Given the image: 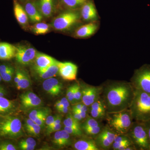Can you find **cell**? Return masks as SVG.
<instances>
[{"instance_id":"cell-1","label":"cell","mask_w":150,"mask_h":150,"mask_svg":"<svg viewBox=\"0 0 150 150\" xmlns=\"http://www.w3.org/2000/svg\"><path fill=\"white\" fill-rule=\"evenodd\" d=\"M101 96L108 113L120 112L129 108L135 95L131 83L109 81L102 85Z\"/></svg>"},{"instance_id":"cell-2","label":"cell","mask_w":150,"mask_h":150,"mask_svg":"<svg viewBox=\"0 0 150 150\" xmlns=\"http://www.w3.org/2000/svg\"><path fill=\"white\" fill-rule=\"evenodd\" d=\"M129 109L134 121L144 122L150 120V94L135 89Z\"/></svg>"},{"instance_id":"cell-3","label":"cell","mask_w":150,"mask_h":150,"mask_svg":"<svg viewBox=\"0 0 150 150\" xmlns=\"http://www.w3.org/2000/svg\"><path fill=\"white\" fill-rule=\"evenodd\" d=\"M105 119L108 126L118 134H126L134 121L129 108L120 112H107Z\"/></svg>"},{"instance_id":"cell-4","label":"cell","mask_w":150,"mask_h":150,"mask_svg":"<svg viewBox=\"0 0 150 150\" xmlns=\"http://www.w3.org/2000/svg\"><path fill=\"white\" fill-rule=\"evenodd\" d=\"M137 150H150V143L144 122L134 121L126 134Z\"/></svg>"},{"instance_id":"cell-5","label":"cell","mask_w":150,"mask_h":150,"mask_svg":"<svg viewBox=\"0 0 150 150\" xmlns=\"http://www.w3.org/2000/svg\"><path fill=\"white\" fill-rule=\"evenodd\" d=\"M81 17L80 13L77 11L76 10L69 9L54 18L51 26L55 30L66 31L76 24Z\"/></svg>"},{"instance_id":"cell-6","label":"cell","mask_w":150,"mask_h":150,"mask_svg":"<svg viewBox=\"0 0 150 150\" xmlns=\"http://www.w3.org/2000/svg\"><path fill=\"white\" fill-rule=\"evenodd\" d=\"M22 134V123L17 117L7 116L0 121V136L7 138L20 137Z\"/></svg>"},{"instance_id":"cell-7","label":"cell","mask_w":150,"mask_h":150,"mask_svg":"<svg viewBox=\"0 0 150 150\" xmlns=\"http://www.w3.org/2000/svg\"><path fill=\"white\" fill-rule=\"evenodd\" d=\"M130 82L136 89L150 94V65L146 64L135 70Z\"/></svg>"},{"instance_id":"cell-8","label":"cell","mask_w":150,"mask_h":150,"mask_svg":"<svg viewBox=\"0 0 150 150\" xmlns=\"http://www.w3.org/2000/svg\"><path fill=\"white\" fill-rule=\"evenodd\" d=\"M117 134L106 124L94 140L100 150H110Z\"/></svg>"},{"instance_id":"cell-9","label":"cell","mask_w":150,"mask_h":150,"mask_svg":"<svg viewBox=\"0 0 150 150\" xmlns=\"http://www.w3.org/2000/svg\"><path fill=\"white\" fill-rule=\"evenodd\" d=\"M80 85L82 92L81 102L90 107L94 102L100 97L102 93V85L93 86L83 84Z\"/></svg>"},{"instance_id":"cell-10","label":"cell","mask_w":150,"mask_h":150,"mask_svg":"<svg viewBox=\"0 0 150 150\" xmlns=\"http://www.w3.org/2000/svg\"><path fill=\"white\" fill-rule=\"evenodd\" d=\"M15 56L17 62L22 65L29 64L35 59L36 50L30 45H19L16 46Z\"/></svg>"},{"instance_id":"cell-11","label":"cell","mask_w":150,"mask_h":150,"mask_svg":"<svg viewBox=\"0 0 150 150\" xmlns=\"http://www.w3.org/2000/svg\"><path fill=\"white\" fill-rule=\"evenodd\" d=\"M59 73L64 79L67 81H75L76 79L78 67L72 63L59 62Z\"/></svg>"},{"instance_id":"cell-12","label":"cell","mask_w":150,"mask_h":150,"mask_svg":"<svg viewBox=\"0 0 150 150\" xmlns=\"http://www.w3.org/2000/svg\"><path fill=\"white\" fill-rule=\"evenodd\" d=\"M35 4L43 17L49 18L56 11L57 0H35Z\"/></svg>"},{"instance_id":"cell-13","label":"cell","mask_w":150,"mask_h":150,"mask_svg":"<svg viewBox=\"0 0 150 150\" xmlns=\"http://www.w3.org/2000/svg\"><path fill=\"white\" fill-rule=\"evenodd\" d=\"M23 8L28 19L31 22H39L42 21L43 16L38 10L35 4V0H28L25 2Z\"/></svg>"},{"instance_id":"cell-14","label":"cell","mask_w":150,"mask_h":150,"mask_svg":"<svg viewBox=\"0 0 150 150\" xmlns=\"http://www.w3.org/2000/svg\"><path fill=\"white\" fill-rule=\"evenodd\" d=\"M98 28V24L96 22L91 21L76 30L74 35L77 38H86L94 34Z\"/></svg>"},{"instance_id":"cell-15","label":"cell","mask_w":150,"mask_h":150,"mask_svg":"<svg viewBox=\"0 0 150 150\" xmlns=\"http://www.w3.org/2000/svg\"><path fill=\"white\" fill-rule=\"evenodd\" d=\"M81 16L85 21H95L98 18L97 11L94 4L87 1L81 8Z\"/></svg>"},{"instance_id":"cell-16","label":"cell","mask_w":150,"mask_h":150,"mask_svg":"<svg viewBox=\"0 0 150 150\" xmlns=\"http://www.w3.org/2000/svg\"><path fill=\"white\" fill-rule=\"evenodd\" d=\"M42 85L43 89L53 96H57L62 91V83L55 78L52 77L45 79Z\"/></svg>"},{"instance_id":"cell-17","label":"cell","mask_w":150,"mask_h":150,"mask_svg":"<svg viewBox=\"0 0 150 150\" xmlns=\"http://www.w3.org/2000/svg\"><path fill=\"white\" fill-rule=\"evenodd\" d=\"M13 9L15 16L19 24L24 28L28 27V18L24 8L18 0H14Z\"/></svg>"},{"instance_id":"cell-18","label":"cell","mask_w":150,"mask_h":150,"mask_svg":"<svg viewBox=\"0 0 150 150\" xmlns=\"http://www.w3.org/2000/svg\"><path fill=\"white\" fill-rule=\"evenodd\" d=\"M35 69L47 68L58 63L56 59L46 54L37 53L35 59Z\"/></svg>"},{"instance_id":"cell-19","label":"cell","mask_w":150,"mask_h":150,"mask_svg":"<svg viewBox=\"0 0 150 150\" xmlns=\"http://www.w3.org/2000/svg\"><path fill=\"white\" fill-rule=\"evenodd\" d=\"M71 136L64 129L59 130L55 133L53 142L59 148H64L71 144Z\"/></svg>"},{"instance_id":"cell-20","label":"cell","mask_w":150,"mask_h":150,"mask_svg":"<svg viewBox=\"0 0 150 150\" xmlns=\"http://www.w3.org/2000/svg\"><path fill=\"white\" fill-rule=\"evenodd\" d=\"M16 46L10 43L2 42L0 43V59L9 60L15 56Z\"/></svg>"},{"instance_id":"cell-21","label":"cell","mask_w":150,"mask_h":150,"mask_svg":"<svg viewBox=\"0 0 150 150\" xmlns=\"http://www.w3.org/2000/svg\"><path fill=\"white\" fill-rule=\"evenodd\" d=\"M73 147L76 150H100L94 139L88 137L87 139L76 141L73 145Z\"/></svg>"},{"instance_id":"cell-22","label":"cell","mask_w":150,"mask_h":150,"mask_svg":"<svg viewBox=\"0 0 150 150\" xmlns=\"http://www.w3.org/2000/svg\"><path fill=\"white\" fill-rule=\"evenodd\" d=\"M58 63L47 68L35 69V71L40 77L44 79L53 77L59 73Z\"/></svg>"},{"instance_id":"cell-23","label":"cell","mask_w":150,"mask_h":150,"mask_svg":"<svg viewBox=\"0 0 150 150\" xmlns=\"http://www.w3.org/2000/svg\"><path fill=\"white\" fill-rule=\"evenodd\" d=\"M14 72L13 67L10 65L3 64L0 66V75L4 81L7 82L11 81Z\"/></svg>"},{"instance_id":"cell-24","label":"cell","mask_w":150,"mask_h":150,"mask_svg":"<svg viewBox=\"0 0 150 150\" xmlns=\"http://www.w3.org/2000/svg\"><path fill=\"white\" fill-rule=\"evenodd\" d=\"M50 25L45 22H38L31 27V30L35 35H44L50 31Z\"/></svg>"},{"instance_id":"cell-25","label":"cell","mask_w":150,"mask_h":150,"mask_svg":"<svg viewBox=\"0 0 150 150\" xmlns=\"http://www.w3.org/2000/svg\"><path fill=\"white\" fill-rule=\"evenodd\" d=\"M30 85V81L28 75L24 71L21 69V76L16 84L17 88L19 90L25 89L29 87Z\"/></svg>"},{"instance_id":"cell-26","label":"cell","mask_w":150,"mask_h":150,"mask_svg":"<svg viewBox=\"0 0 150 150\" xmlns=\"http://www.w3.org/2000/svg\"><path fill=\"white\" fill-rule=\"evenodd\" d=\"M88 0H61L62 4L69 9L77 10L81 8Z\"/></svg>"},{"instance_id":"cell-27","label":"cell","mask_w":150,"mask_h":150,"mask_svg":"<svg viewBox=\"0 0 150 150\" xmlns=\"http://www.w3.org/2000/svg\"><path fill=\"white\" fill-rule=\"evenodd\" d=\"M13 103L4 97H0V114L9 112L13 109Z\"/></svg>"},{"instance_id":"cell-28","label":"cell","mask_w":150,"mask_h":150,"mask_svg":"<svg viewBox=\"0 0 150 150\" xmlns=\"http://www.w3.org/2000/svg\"><path fill=\"white\" fill-rule=\"evenodd\" d=\"M103 126V125L101 124L96 127L85 128L82 129V130L83 132L86 135L87 137L94 139L102 130Z\"/></svg>"},{"instance_id":"cell-29","label":"cell","mask_w":150,"mask_h":150,"mask_svg":"<svg viewBox=\"0 0 150 150\" xmlns=\"http://www.w3.org/2000/svg\"><path fill=\"white\" fill-rule=\"evenodd\" d=\"M64 126L67 127L81 129L80 123L75 120L71 112L68 113L66 119L64 120Z\"/></svg>"},{"instance_id":"cell-30","label":"cell","mask_w":150,"mask_h":150,"mask_svg":"<svg viewBox=\"0 0 150 150\" xmlns=\"http://www.w3.org/2000/svg\"><path fill=\"white\" fill-rule=\"evenodd\" d=\"M101 124H102L100 123V121H97L90 115H88L85 119L83 123L81 124V129H82L85 128L95 127Z\"/></svg>"},{"instance_id":"cell-31","label":"cell","mask_w":150,"mask_h":150,"mask_svg":"<svg viewBox=\"0 0 150 150\" xmlns=\"http://www.w3.org/2000/svg\"><path fill=\"white\" fill-rule=\"evenodd\" d=\"M41 103H42L41 100L38 97L27 101L21 102L22 106L24 109H25L38 107L40 106Z\"/></svg>"},{"instance_id":"cell-32","label":"cell","mask_w":150,"mask_h":150,"mask_svg":"<svg viewBox=\"0 0 150 150\" xmlns=\"http://www.w3.org/2000/svg\"><path fill=\"white\" fill-rule=\"evenodd\" d=\"M48 111H49V110L47 108H37L30 111L28 116L29 118L34 121L39 115Z\"/></svg>"},{"instance_id":"cell-33","label":"cell","mask_w":150,"mask_h":150,"mask_svg":"<svg viewBox=\"0 0 150 150\" xmlns=\"http://www.w3.org/2000/svg\"><path fill=\"white\" fill-rule=\"evenodd\" d=\"M74 97L76 103H80L82 100V92L80 84L76 83L74 84Z\"/></svg>"},{"instance_id":"cell-34","label":"cell","mask_w":150,"mask_h":150,"mask_svg":"<svg viewBox=\"0 0 150 150\" xmlns=\"http://www.w3.org/2000/svg\"><path fill=\"white\" fill-rule=\"evenodd\" d=\"M64 129L66 130L70 135L75 136V137H81L83 134L82 130L81 129H76V128H72V127L64 126Z\"/></svg>"},{"instance_id":"cell-35","label":"cell","mask_w":150,"mask_h":150,"mask_svg":"<svg viewBox=\"0 0 150 150\" xmlns=\"http://www.w3.org/2000/svg\"><path fill=\"white\" fill-rule=\"evenodd\" d=\"M74 84L68 88L67 93V99L70 103L73 105L76 104L74 97Z\"/></svg>"},{"instance_id":"cell-36","label":"cell","mask_w":150,"mask_h":150,"mask_svg":"<svg viewBox=\"0 0 150 150\" xmlns=\"http://www.w3.org/2000/svg\"><path fill=\"white\" fill-rule=\"evenodd\" d=\"M113 142L116 143H132L130 138L126 134H117Z\"/></svg>"},{"instance_id":"cell-37","label":"cell","mask_w":150,"mask_h":150,"mask_svg":"<svg viewBox=\"0 0 150 150\" xmlns=\"http://www.w3.org/2000/svg\"><path fill=\"white\" fill-rule=\"evenodd\" d=\"M49 112V111H48L39 115L34 121L35 123L39 125L41 127L44 126L45 125L46 118L48 116Z\"/></svg>"},{"instance_id":"cell-38","label":"cell","mask_w":150,"mask_h":150,"mask_svg":"<svg viewBox=\"0 0 150 150\" xmlns=\"http://www.w3.org/2000/svg\"><path fill=\"white\" fill-rule=\"evenodd\" d=\"M41 127L35 123L30 128L26 130L28 133L33 136H37L40 134Z\"/></svg>"},{"instance_id":"cell-39","label":"cell","mask_w":150,"mask_h":150,"mask_svg":"<svg viewBox=\"0 0 150 150\" xmlns=\"http://www.w3.org/2000/svg\"><path fill=\"white\" fill-rule=\"evenodd\" d=\"M37 97V95L35 94L34 93L28 92L25 93L21 94L20 96V98L21 102L33 99Z\"/></svg>"},{"instance_id":"cell-40","label":"cell","mask_w":150,"mask_h":150,"mask_svg":"<svg viewBox=\"0 0 150 150\" xmlns=\"http://www.w3.org/2000/svg\"><path fill=\"white\" fill-rule=\"evenodd\" d=\"M17 148L14 145L10 143H2L0 144V150H16Z\"/></svg>"},{"instance_id":"cell-41","label":"cell","mask_w":150,"mask_h":150,"mask_svg":"<svg viewBox=\"0 0 150 150\" xmlns=\"http://www.w3.org/2000/svg\"><path fill=\"white\" fill-rule=\"evenodd\" d=\"M19 144L27 145L35 147L36 146V142L33 138H28L26 139L21 140Z\"/></svg>"},{"instance_id":"cell-42","label":"cell","mask_w":150,"mask_h":150,"mask_svg":"<svg viewBox=\"0 0 150 150\" xmlns=\"http://www.w3.org/2000/svg\"><path fill=\"white\" fill-rule=\"evenodd\" d=\"M62 128V124H59L58 125H55L50 127V128L47 129V134H52V133L56 131H59Z\"/></svg>"},{"instance_id":"cell-43","label":"cell","mask_w":150,"mask_h":150,"mask_svg":"<svg viewBox=\"0 0 150 150\" xmlns=\"http://www.w3.org/2000/svg\"><path fill=\"white\" fill-rule=\"evenodd\" d=\"M56 116H53L52 115H49L46 118L45 124L46 126V128H48L52 126L53 123H54L55 119H56Z\"/></svg>"},{"instance_id":"cell-44","label":"cell","mask_w":150,"mask_h":150,"mask_svg":"<svg viewBox=\"0 0 150 150\" xmlns=\"http://www.w3.org/2000/svg\"><path fill=\"white\" fill-rule=\"evenodd\" d=\"M67 101H69L67 97L63 98L61 100H59L55 103V107L56 109H58L59 108L61 107L64 103H65Z\"/></svg>"},{"instance_id":"cell-45","label":"cell","mask_w":150,"mask_h":150,"mask_svg":"<svg viewBox=\"0 0 150 150\" xmlns=\"http://www.w3.org/2000/svg\"><path fill=\"white\" fill-rule=\"evenodd\" d=\"M35 123V122L33 120L30 119V118H28L26 120L25 124V127L26 130H27L30 128Z\"/></svg>"},{"instance_id":"cell-46","label":"cell","mask_w":150,"mask_h":150,"mask_svg":"<svg viewBox=\"0 0 150 150\" xmlns=\"http://www.w3.org/2000/svg\"><path fill=\"white\" fill-rule=\"evenodd\" d=\"M21 149L23 150H33L35 149V147L24 144H19Z\"/></svg>"},{"instance_id":"cell-47","label":"cell","mask_w":150,"mask_h":150,"mask_svg":"<svg viewBox=\"0 0 150 150\" xmlns=\"http://www.w3.org/2000/svg\"><path fill=\"white\" fill-rule=\"evenodd\" d=\"M71 113L73 117L74 118L75 120H76L77 121H78L79 123H80L81 121L83 120L82 118L81 117L79 113H78V112H76V111H72V113Z\"/></svg>"},{"instance_id":"cell-48","label":"cell","mask_w":150,"mask_h":150,"mask_svg":"<svg viewBox=\"0 0 150 150\" xmlns=\"http://www.w3.org/2000/svg\"><path fill=\"white\" fill-rule=\"evenodd\" d=\"M62 116H56V119H55V121H54V123H53V124H52V126H51L50 127H52V126H55V125H58V124H61V122H62ZM50 127H49V128H50ZM47 129H48V128H47Z\"/></svg>"},{"instance_id":"cell-49","label":"cell","mask_w":150,"mask_h":150,"mask_svg":"<svg viewBox=\"0 0 150 150\" xmlns=\"http://www.w3.org/2000/svg\"><path fill=\"white\" fill-rule=\"evenodd\" d=\"M145 126L147 131L148 136H149V139L150 143V120L144 122Z\"/></svg>"},{"instance_id":"cell-50","label":"cell","mask_w":150,"mask_h":150,"mask_svg":"<svg viewBox=\"0 0 150 150\" xmlns=\"http://www.w3.org/2000/svg\"><path fill=\"white\" fill-rule=\"evenodd\" d=\"M83 104V103L82 102L74 104L72 108V110H79L82 106Z\"/></svg>"},{"instance_id":"cell-51","label":"cell","mask_w":150,"mask_h":150,"mask_svg":"<svg viewBox=\"0 0 150 150\" xmlns=\"http://www.w3.org/2000/svg\"><path fill=\"white\" fill-rule=\"evenodd\" d=\"M72 111H76V112L79 113L81 117L83 119H85L87 117V116H88V112H87L80 111V110H72Z\"/></svg>"},{"instance_id":"cell-52","label":"cell","mask_w":150,"mask_h":150,"mask_svg":"<svg viewBox=\"0 0 150 150\" xmlns=\"http://www.w3.org/2000/svg\"><path fill=\"white\" fill-rule=\"evenodd\" d=\"M69 108H60L57 110L61 113H67L69 112Z\"/></svg>"},{"instance_id":"cell-53","label":"cell","mask_w":150,"mask_h":150,"mask_svg":"<svg viewBox=\"0 0 150 150\" xmlns=\"http://www.w3.org/2000/svg\"><path fill=\"white\" fill-rule=\"evenodd\" d=\"M5 94V91L2 87L0 86V97H4Z\"/></svg>"},{"instance_id":"cell-54","label":"cell","mask_w":150,"mask_h":150,"mask_svg":"<svg viewBox=\"0 0 150 150\" xmlns=\"http://www.w3.org/2000/svg\"><path fill=\"white\" fill-rule=\"evenodd\" d=\"M18 1H19L21 2L24 3L26 1H28V0H18Z\"/></svg>"},{"instance_id":"cell-55","label":"cell","mask_w":150,"mask_h":150,"mask_svg":"<svg viewBox=\"0 0 150 150\" xmlns=\"http://www.w3.org/2000/svg\"><path fill=\"white\" fill-rule=\"evenodd\" d=\"M2 79V78L1 77V75H0V82L1 81Z\"/></svg>"}]
</instances>
